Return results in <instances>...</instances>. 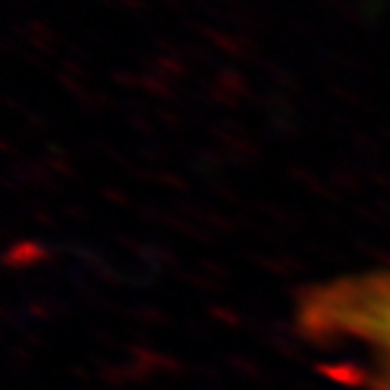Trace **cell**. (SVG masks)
<instances>
[{"label": "cell", "mask_w": 390, "mask_h": 390, "mask_svg": "<svg viewBox=\"0 0 390 390\" xmlns=\"http://www.w3.org/2000/svg\"><path fill=\"white\" fill-rule=\"evenodd\" d=\"M297 327L317 347L350 352L363 368L365 390H390V269L305 289Z\"/></svg>", "instance_id": "obj_1"}]
</instances>
